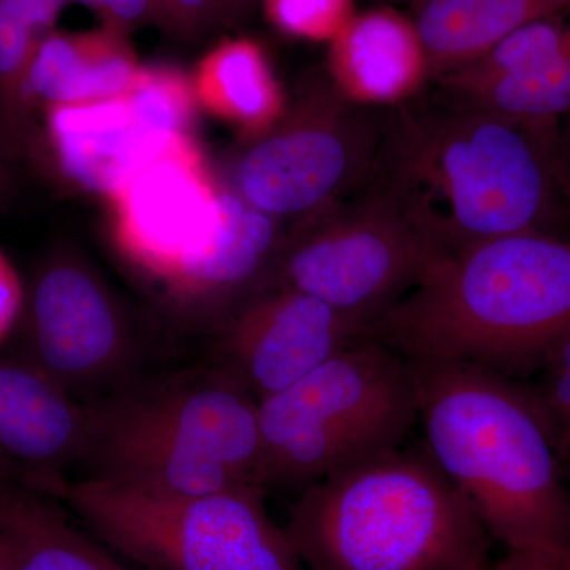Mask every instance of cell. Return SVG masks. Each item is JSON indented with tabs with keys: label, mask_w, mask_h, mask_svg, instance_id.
<instances>
[{
	"label": "cell",
	"mask_w": 570,
	"mask_h": 570,
	"mask_svg": "<svg viewBox=\"0 0 570 570\" xmlns=\"http://www.w3.org/2000/svg\"><path fill=\"white\" fill-rule=\"evenodd\" d=\"M88 409L77 478L178 497L258 485V401L220 367L137 376Z\"/></svg>",
	"instance_id": "obj_5"
},
{
	"label": "cell",
	"mask_w": 570,
	"mask_h": 570,
	"mask_svg": "<svg viewBox=\"0 0 570 570\" xmlns=\"http://www.w3.org/2000/svg\"><path fill=\"white\" fill-rule=\"evenodd\" d=\"M542 390L538 397L558 450L570 453V333L543 356Z\"/></svg>",
	"instance_id": "obj_25"
},
{
	"label": "cell",
	"mask_w": 570,
	"mask_h": 570,
	"mask_svg": "<svg viewBox=\"0 0 570 570\" xmlns=\"http://www.w3.org/2000/svg\"><path fill=\"white\" fill-rule=\"evenodd\" d=\"M67 0H0V151L31 154L39 126L29 71L41 41L56 31Z\"/></svg>",
	"instance_id": "obj_21"
},
{
	"label": "cell",
	"mask_w": 570,
	"mask_h": 570,
	"mask_svg": "<svg viewBox=\"0 0 570 570\" xmlns=\"http://www.w3.org/2000/svg\"><path fill=\"white\" fill-rule=\"evenodd\" d=\"M163 26L171 31L194 36L224 21L219 0H159Z\"/></svg>",
	"instance_id": "obj_26"
},
{
	"label": "cell",
	"mask_w": 570,
	"mask_h": 570,
	"mask_svg": "<svg viewBox=\"0 0 570 570\" xmlns=\"http://www.w3.org/2000/svg\"><path fill=\"white\" fill-rule=\"evenodd\" d=\"M89 409L24 358H0V471L37 490L77 468Z\"/></svg>",
	"instance_id": "obj_14"
},
{
	"label": "cell",
	"mask_w": 570,
	"mask_h": 570,
	"mask_svg": "<svg viewBox=\"0 0 570 570\" xmlns=\"http://www.w3.org/2000/svg\"><path fill=\"white\" fill-rule=\"evenodd\" d=\"M553 554L540 551L508 550L502 560L489 561L482 570H549Z\"/></svg>",
	"instance_id": "obj_30"
},
{
	"label": "cell",
	"mask_w": 570,
	"mask_h": 570,
	"mask_svg": "<svg viewBox=\"0 0 570 570\" xmlns=\"http://www.w3.org/2000/svg\"><path fill=\"white\" fill-rule=\"evenodd\" d=\"M67 2L81 3V6L88 7V9L94 11H97V6H99V0H67Z\"/></svg>",
	"instance_id": "obj_35"
},
{
	"label": "cell",
	"mask_w": 570,
	"mask_h": 570,
	"mask_svg": "<svg viewBox=\"0 0 570 570\" xmlns=\"http://www.w3.org/2000/svg\"><path fill=\"white\" fill-rule=\"evenodd\" d=\"M570 62V7L528 22L483 58L439 78V85H464L521 73L550 62Z\"/></svg>",
	"instance_id": "obj_22"
},
{
	"label": "cell",
	"mask_w": 570,
	"mask_h": 570,
	"mask_svg": "<svg viewBox=\"0 0 570 570\" xmlns=\"http://www.w3.org/2000/svg\"><path fill=\"white\" fill-rule=\"evenodd\" d=\"M436 255L385 195L365 187L288 232L265 288H295L370 330Z\"/></svg>",
	"instance_id": "obj_9"
},
{
	"label": "cell",
	"mask_w": 570,
	"mask_h": 570,
	"mask_svg": "<svg viewBox=\"0 0 570 570\" xmlns=\"http://www.w3.org/2000/svg\"><path fill=\"white\" fill-rule=\"evenodd\" d=\"M190 80L198 108L235 127L242 141L266 132L287 105L264 48L247 37L217 43Z\"/></svg>",
	"instance_id": "obj_19"
},
{
	"label": "cell",
	"mask_w": 570,
	"mask_h": 570,
	"mask_svg": "<svg viewBox=\"0 0 570 570\" xmlns=\"http://www.w3.org/2000/svg\"><path fill=\"white\" fill-rule=\"evenodd\" d=\"M0 570H10L9 550L2 535H0Z\"/></svg>",
	"instance_id": "obj_33"
},
{
	"label": "cell",
	"mask_w": 570,
	"mask_h": 570,
	"mask_svg": "<svg viewBox=\"0 0 570 570\" xmlns=\"http://www.w3.org/2000/svg\"><path fill=\"white\" fill-rule=\"evenodd\" d=\"M223 184L193 135L168 138L105 198L116 249L163 291L212 239Z\"/></svg>",
	"instance_id": "obj_11"
},
{
	"label": "cell",
	"mask_w": 570,
	"mask_h": 570,
	"mask_svg": "<svg viewBox=\"0 0 570 570\" xmlns=\"http://www.w3.org/2000/svg\"><path fill=\"white\" fill-rule=\"evenodd\" d=\"M366 333L362 322L314 296L268 287L220 325L217 367L262 401L292 387Z\"/></svg>",
	"instance_id": "obj_12"
},
{
	"label": "cell",
	"mask_w": 570,
	"mask_h": 570,
	"mask_svg": "<svg viewBox=\"0 0 570 570\" xmlns=\"http://www.w3.org/2000/svg\"><path fill=\"white\" fill-rule=\"evenodd\" d=\"M549 570H570V554L569 557H554L550 562Z\"/></svg>",
	"instance_id": "obj_34"
},
{
	"label": "cell",
	"mask_w": 570,
	"mask_h": 570,
	"mask_svg": "<svg viewBox=\"0 0 570 570\" xmlns=\"http://www.w3.org/2000/svg\"><path fill=\"white\" fill-rule=\"evenodd\" d=\"M141 63L129 40L110 29L51 32L39 47L29 71L36 108L96 102L122 96Z\"/></svg>",
	"instance_id": "obj_17"
},
{
	"label": "cell",
	"mask_w": 570,
	"mask_h": 570,
	"mask_svg": "<svg viewBox=\"0 0 570 570\" xmlns=\"http://www.w3.org/2000/svg\"><path fill=\"white\" fill-rule=\"evenodd\" d=\"M570 333V246L542 232L436 255L366 336L411 362L510 373L540 365Z\"/></svg>",
	"instance_id": "obj_3"
},
{
	"label": "cell",
	"mask_w": 570,
	"mask_h": 570,
	"mask_svg": "<svg viewBox=\"0 0 570 570\" xmlns=\"http://www.w3.org/2000/svg\"><path fill=\"white\" fill-rule=\"evenodd\" d=\"M415 99L385 115L365 187L385 195L438 255L501 236L546 234L560 205V121Z\"/></svg>",
	"instance_id": "obj_1"
},
{
	"label": "cell",
	"mask_w": 570,
	"mask_h": 570,
	"mask_svg": "<svg viewBox=\"0 0 570 570\" xmlns=\"http://www.w3.org/2000/svg\"><path fill=\"white\" fill-rule=\"evenodd\" d=\"M31 156H40L63 181L107 198L164 141L148 137L130 112L126 97L41 108Z\"/></svg>",
	"instance_id": "obj_15"
},
{
	"label": "cell",
	"mask_w": 570,
	"mask_h": 570,
	"mask_svg": "<svg viewBox=\"0 0 570 570\" xmlns=\"http://www.w3.org/2000/svg\"><path fill=\"white\" fill-rule=\"evenodd\" d=\"M124 97L135 121L154 140L193 135L198 108L193 80L176 67L141 66Z\"/></svg>",
	"instance_id": "obj_23"
},
{
	"label": "cell",
	"mask_w": 570,
	"mask_h": 570,
	"mask_svg": "<svg viewBox=\"0 0 570 570\" xmlns=\"http://www.w3.org/2000/svg\"><path fill=\"white\" fill-rule=\"evenodd\" d=\"M18 189L17 175H14L11 160L0 151V208H3L11 198L14 197Z\"/></svg>",
	"instance_id": "obj_31"
},
{
	"label": "cell",
	"mask_w": 570,
	"mask_h": 570,
	"mask_svg": "<svg viewBox=\"0 0 570 570\" xmlns=\"http://www.w3.org/2000/svg\"><path fill=\"white\" fill-rule=\"evenodd\" d=\"M37 491L142 570H307L254 483L178 497L63 475Z\"/></svg>",
	"instance_id": "obj_7"
},
{
	"label": "cell",
	"mask_w": 570,
	"mask_h": 570,
	"mask_svg": "<svg viewBox=\"0 0 570 570\" xmlns=\"http://www.w3.org/2000/svg\"><path fill=\"white\" fill-rule=\"evenodd\" d=\"M337 91L326 77L303 81L266 132L242 141L225 184L281 223L302 224L365 189L385 115Z\"/></svg>",
	"instance_id": "obj_8"
},
{
	"label": "cell",
	"mask_w": 570,
	"mask_h": 570,
	"mask_svg": "<svg viewBox=\"0 0 570 570\" xmlns=\"http://www.w3.org/2000/svg\"><path fill=\"white\" fill-rule=\"evenodd\" d=\"M266 20L292 39L332 41L354 17V0H262Z\"/></svg>",
	"instance_id": "obj_24"
},
{
	"label": "cell",
	"mask_w": 570,
	"mask_h": 570,
	"mask_svg": "<svg viewBox=\"0 0 570 570\" xmlns=\"http://www.w3.org/2000/svg\"><path fill=\"white\" fill-rule=\"evenodd\" d=\"M26 291L17 269L0 249V343L20 321Z\"/></svg>",
	"instance_id": "obj_28"
},
{
	"label": "cell",
	"mask_w": 570,
	"mask_h": 570,
	"mask_svg": "<svg viewBox=\"0 0 570 570\" xmlns=\"http://www.w3.org/2000/svg\"><path fill=\"white\" fill-rule=\"evenodd\" d=\"M433 80L464 69L528 22L569 9L570 0H412Z\"/></svg>",
	"instance_id": "obj_18"
},
{
	"label": "cell",
	"mask_w": 570,
	"mask_h": 570,
	"mask_svg": "<svg viewBox=\"0 0 570 570\" xmlns=\"http://www.w3.org/2000/svg\"><path fill=\"white\" fill-rule=\"evenodd\" d=\"M96 13L102 28L126 37L141 26L164 22L159 0H99Z\"/></svg>",
	"instance_id": "obj_27"
},
{
	"label": "cell",
	"mask_w": 570,
	"mask_h": 570,
	"mask_svg": "<svg viewBox=\"0 0 570 570\" xmlns=\"http://www.w3.org/2000/svg\"><path fill=\"white\" fill-rule=\"evenodd\" d=\"M10 570H129L75 528L58 501L22 485L0 491Z\"/></svg>",
	"instance_id": "obj_20"
},
{
	"label": "cell",
	"mask_w": 570,
	"mask_h": 570,
	"mask_svg": "<svg viewBox=\"0 0 570 570\" xmlns=\"http://www.w3.org/2000/svg\"><path fill=\"white\" fill-rule=\"evenodd\" d=\"M223 184L219 220L202 253L163 288L186 321L223 325L250 296L264 291L288 232Z\"/></svg>",
	"instance_id": "obj_13"
},
{
	"label": "cell",
	"mask_w": 570,
	"mask_h": 570,
	"mask_svg": "<svg viewBox=\"0 0 570 570\" xmlns=\"http://www.w3.org/2000/svg\"><path fill=\"white\" fill-rule=\"evenodd\" d=\"M417 420L411 360L362 337L258 401V485L303 491L336 469L400 448Z\"/></svg>",
	"instance_id": "obj_6"
},
{
	"label": "cell",
	"mask_w": 570,
	"mask_h": 570,
	"mask_svg": "<svg viewBox=\"0 0 570 570\" xmlns=\"http://www.w3.org/2000/svg\"><path fill=\"white\" fill-rule=\"evenodd\" d=\"M554 159H557V183L560 205L564 208L570 219V115L558 122Z\"/></svg>",
	"instance_id": "obj_29"
},
{
	"label": "cell",
	"mask_w": 570,
	"mask_h": 570,
	"mask_svg": "<svg viewBox=\"0 0 570 570\" xmlns=\"http://www.w3.org/2000/svg\"><path fill=\"white\" fill-rule=\"evenodd\" d=\"M22 358L91 406L132 381L137 343L121 305L80 254L56 250L26 292Z\"/></svg>",
	"instance_id": "obj_10"
},
{
	"label": "cell",
	"mask_w": 570,
	"mask_h": 570,
	"mask_svg": "<svg viewBox=\"0 0 570 570\" xmlns=\"http://www.w3.org/2000/svg\"><path fill=\"white\" fill-rule=\"evenodd\" d=\"M224 21L238 20L249 9L253 0H219Z\"/></svg>",
	"instance_id": "obj_32"
},
{
	"label": "cell",
	"mask_w": 570,
	"mask_h": 570,
	"mask_svg": "<svg viewBox=\"0 0 570 570\" xmlns=\"http://www.w3.org/2000/svg\"><path fill=\"white\" fill-rule=\"evenodd\" d=\"M307 570H482L489 532L426 449L396 448L311 483L284 527Z\"/></svg>",
	"instance_id": "obj_4"
},
{
	"label": "cell",
	"mask_w": 570,
	"mask_h": 570,
	"mask_svg": "<svg viewBox=\"0 0 570 570\" xmlns=\"http://www.w3.org/2000/svg\"><path fill=\"white\" fill-rule=\"evenodd\" d=\"M326 75L348 100L376 110L415 99L431 80L414 22L393 9L355 13L330 41Z\"/></svg>",
	"instance_id": "obj_16"
},
{
	"label": "cell",
	"mask_w": 570,
	"mask_h": 570,
	"mask_svg": "<svg viewBox=\"0 0 570 570\" xmlns=\"http://www.w3.org/2000/svg\"><path fill=\"white\" fill-rule=\"evenodd\" d=\"M425 449L490 538L570 554V490L538 397L464 362H412Z\"/></svg>",
	"instance_id": "obj_2"
}]
</instances>
